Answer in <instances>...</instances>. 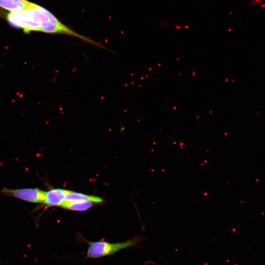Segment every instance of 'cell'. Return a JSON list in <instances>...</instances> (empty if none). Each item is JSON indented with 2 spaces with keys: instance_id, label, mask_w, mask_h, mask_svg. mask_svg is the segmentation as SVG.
I'll return each instance as SVG.
<instances>
[{
  "instance_id": "obj_1",
  "label": "cell",
  "mask_w": 265,
  "mask_h": 265,
  "mask_svg": "<svg viewBox=\"0 0 265 265\" xmlns=\"http://www.w3.org/2000/svg\"><path fill=\"white\" fill-rule=\"evenodd\" d=\"M5 19L10 26L23 30L25 33L38 31L48 34H64L104 48L90 38L76 32L61 22L49 10L35 3L31 2L22 10L9 12L5 16Z\"/></svg>"
},
{
  "instance_id": "obj_2",
  "label": "cell",
  "mask_w": 265,
  "mask_h": 265,
  "mask_svg": "<svg viewBox=\"0 0 265 265\" xmlns=\"http://www.w3.org/2000/svg\"><path fill=\"white\" fill-rule=\"evenodd\" d=\"M138 241L137 238L116 243L104 240L88 241L86 257L89 258H98L113 255L122 249L136 246Z\"/></svg>"
},
{
  "instance_id": "obj_3",
  "label": "cell",
  "mask_w": 265,
  "mask_h": 265,
  "mask_svg": "<svg viewBox=\"0 0 265 265\" xmlns=\"http://www.w3.org/2000/svg\"><path fill=\"white\" fill-rule=\"evenodd\" d=\"M0 193L6 196L33 203H43L46 196V191L38 188L11 189L4 187Z\"/></svg>"
},
{
  "instance_id": "obj_4",
  "label": "cell",
  "mask_w": 265,
  "mask_h": 265,
  "mask_svg": "<svg viewBox=\"0 0 265 265\" xmlns=\"http://www.w3.org/2000/svg\"><path fill=\"white\" fill-rule=\"evenodd\" d=\"M68 190L59 188L52 189L46 192L43 202L48 207L59 206L65 201V196Z\"/></svg>"
},
{
  "instance_id": "obj_5",
  "label": "cell",
  "mask_w": 265,
  "mask_h": 265,
  "mask_svg": "<svg viewBox=\"0 0 265 265\" xmlns=\"http://www.w3.org/2000/svg\"><path fill=\"white\" fill-rule=\"evenodd\" d=\"M30 3L27 0H0V7L10 11H14L26 7Z\"/></svg>"
},
{
  "instance_id": "obj_6",
  "label": "cell",
  "mask_w": 265,
  "mask_h": 265,
  "mask_svg": "<svg viewBox=\"0 0 265 265\" xmlns=\"http://www.w3.org/2000/svg\"><path fill=\"white\" fill-rule=\"evenodd\" d=\"M94 203L86 201H65L60 207L72 211H84L91 208Z\"/></svg>"
},
{
  "instance_id": "obj_7",
  "label": "cell",
  "mask_w": 265,
  "mask_h": 265,
  "mask_svg": "<svg viewBox=\"0 0 265 265\" xmlns=\"http://www.w3.org/2000/svg\"><path fill=\"white\" fill-rule=\"evenodd\" d=\"M65 201H86L99 203L103 202V199L98 196L88 195L68 190L65 196Z\"/></svg>"
}]
</instances>
